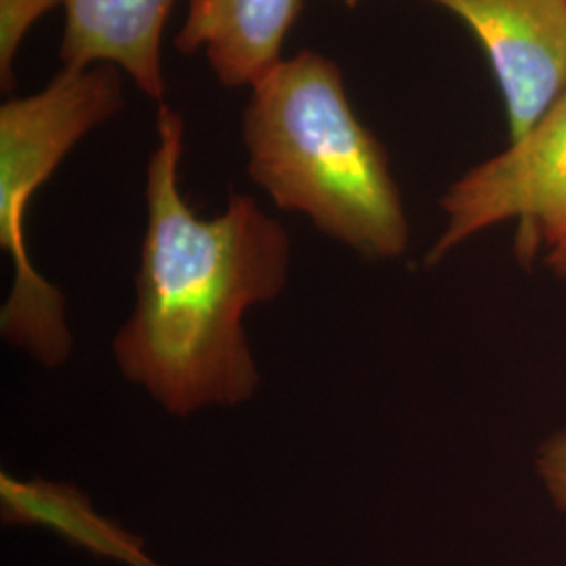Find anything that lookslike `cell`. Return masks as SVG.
<instances>
[{
    "mask_svg": "<svg viewBox=\"0 0 566 566\" xmlns=\"http://www.w3.org/2000/svg\"><path fill=\"white\" fill-rule=\"evenodd\" d=\"M145 172L147 221L135 308L112 340L124 380L168 416L250 403L261 386L245 315L273 303L290 277L292 243L252 196L198 217L179 185L185 122L160 103Z\"/></svg>",
    "mask_w": 566,
    "mask_h": 566,
    "instance_id": "6da1fadb",
    "label": "cell"
},
{
    "mask_svg": "<svg viewBox=\"0 0 566 566\" xmlns=\"http://www.w3.org/2000/svg\"><path fill=\"white\" fill-rule=\"evenodd\" d=\"M248 175L280 210L365 261H397L411 240L399 182L380 139L355 114L343 70L319 51L275 63L250 88Z\"/></svg>",
    "mask_w": 566,
    "mask_h": 566,
    "instance_id": "7a4b0ae2",
    "label": "cell"
},
{
    "mask_svg": "<svg viewBox=\"0 0 566 566\" xmlns=\"http://www.w3.org/2000/svg\"><path fill=\"white\" fill-rule=\"evenodd\" d=\"M122 107L124 82L114 65L63 67L41 93L0 105V248L13 269L0 336L46 369L70 359L74 336L65 294L30 259L25 214L65 156Z\"/></svg>",
    "mask_w": 566,
    "mask_h": 566,
    "instance_id": "3957f363",
    "label": "cell"
},
{
    "mask_svg": "<svg viewBox=\"0 0 566 566\" xmlns=\"http://www.w3.org/2000/svg\"><path fill=\"white\" fill-rule=\"evenodd\" d=\"M439 203L446 223L426 266L491 227L516 223L518 256H539L566 283V91L521 139L451 182Z\"/></svg>",
    "mask_w": 566,
    "mask_h": 566,
    "instance_id": "277c9868",
    "label": "cell"
},
{
    "mask_svg": "<svg viewBox=\"0 0 566 566\" xmlns=\"http://www.w3.org/2000/svg\"><path fill=\"white\" fill-rule=\"evenodd\" d=\"M485 49L506 105L510 142L521 139L566 91V0H428Z\"/></svg>",
    "mask_w": 566,
    "mask_h": 566,
    "instance_id": "5b68a950",
    "label": "cell"
},
{
    "mask_svg": "<svg viewBox=\"0 0 566 566\" xmlns=\"http://www.w3.org/2000/svg\"><path fill=\"white\" fill-rule=\"evenodd\" d=\"M63 67L114 65L151 102L164 103L163 36L175 0H60Z\"/></svg>",
    "mask_w": 566,
    "mask_h": 566,
    "instance_id": "8992f818",
    "label": "cell"
},
{
    "mask_svg": "<svg viewBox=\"0 0 566 566\" xmlns=\"http://www.w3.org/2000/svg\"><path fill=\"white\" fill-rule=\"evenodd\" d=\"M301 9L303 0H189L175 46L203 53L227 88H252L283 60Z\"/></svg>",
    "mask_w": 566,
    "mask_h": 566,
    "instance_id": "52a82bcc",
    "label": "cell"
},
{
    "mask_svg": "<svg viewBox=\"0 0 566 566\" xmlns=\"http://www.w3.org/2000/svg\"><path fill=\"white\" fill-rule=\"evenodd\" d=\"M0 521L39 526L70 546L122 566H164L133 531L102 514L81 486L49 479H20L0 472Z\"/></svg>",
    "mask_w": 566,
    "mask_h": 566,
    "instance_id": "ba28073f",
    "label": "cell"
},
{
    "mask_svg": "<svg viewBox=\"0 0 566 566\" xmlns=\"http://www.w3.org/2000/svg\"><path fill=\"white\" fill-rule=\"evenodd\" d=\"M55 4L60 0H0V82L4 91L13 88V63L25 34Z\"/></svg>",
    "mask_w": 566,
    "mask_h": 566,
    "instance_id": "9c48e42d",
    "label": "cell"
},
{
    "mask_svg": "<svg viewBox=\"0 0 566 566\" xmlns=\"http://www.w3.org/2000/svg\"><path fill=\"white\" fill-rule=\"evenodd\" d=\"M535 472L549 502L566 514V430L549 434L535 453Z\"/></svg>",
    "mask_w": 566,
    "mask_h": 566,
    "instance_id": "30bf717a",
    "label": "cell"
},
{
    "mask_svg": "<svg viewBox=\"0 0 566 566\" xmlns=\"http://www.w3.org/2000/svg\"><path fill=\"white\" fill-rule=\"evenodd\" d=\"M327 2H338V4H343V7H348V9H353V7H357L361 0H327Z\"/></svg>",
    "mask_w": 566,
    "mask_h": 566,
    "instance_id": "8fae6325",
    "label": "cell"
}]
</instances>
